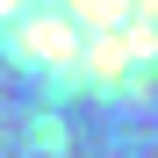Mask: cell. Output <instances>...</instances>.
<instances>
[{
    "mask_svg": "<svg viewBox=\"0 0 158 158\" xmlns=\"http://www.w3.org/2000/svg\"><path fill=\"white\" fill-rule=\"evenodd\" d=\"M7 43H15V58H29V65H43V72H79L86 29H79L65 7H50V15H15V22H7Z\"/></svg>",
    "mask_w": 158,
    "mask_h": 158,
    "instance_id": "obj_1",
    "label": "cell"
},
{
    "mask_svg": "<svg viewBox=\"0 0 158 158\" xmlns=\"http://www.w3.org/2000/svg\"><path fill=\"white\" fill-rule=\"evenodd\" d=\"M129 43H122V29H94L86 36V50H79V72L86 79H101V86H115V79H129Z\"/></svg>",
    "mask_w": 158,
    "mask_h": 158,
    "instance_id": "obj_2",
    "label": "cell"
},
{
    "mask_svg": "<svg viewBox=\"0 0 158 158\" xmlns=\"http://www.w3.org/2000/svg\"><path fill=\"white\" fill-rule=\"evenodd\" d=\"M65 15L94 36V29H122L129 22V0H65Z\"/></svg>",
    "mask_w": 158,
    "mask_h": 158,
    "instance_id": "obj_3",
    "label": "cell"
},
{
    "mask_svg": "<svg viewBox=\"0 0 158 158\" xmlns=\"http://www.w3.org/2000/svg\"><path fill=\"white\" fill-rule=\"evenodd\" d=\"M15 15H22V0H0V22H15Z\"/></svg>",
    "mask_w": 158,
    "mask_h": 158,
    "instance_id": "obj_4",
    "label": "cell"
}]
</instances>
